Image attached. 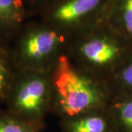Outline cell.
Returning <instances> with one entry per match:
<instances>
[{"label":"cell","mask_w":132,"mask_h":132,"mask_svg":"<svg viewBox=\"0 0 132 132\" xmlns=\"http://www.w3.org/2000/svg\"><path fill=\"white\" fill-rule=\"evenodd\" d=\"M52 86V114L71 118L108 105L112 93L109 85L62 54L49 71Z\"/></svg>","instance_id":"1"},{"label":"cell","mask_w":132,"mask_h":132,"mask_svg":"<svg viewBox=\"0 0 132 132\" xmlns=\"http://www.w3.org/2000/svg\"><path fill=\"white\" fill-rule=\"evenodd\" d=\"M131 52V44L104 21L73 35L67 50L78 65L107 84Z\"/></svg>","instance_id":"2"},{"label":"cell","mask_w":132,"mask_h":132,"mask_svg":"<svg viewBox=\"0 0 132 132\" xmlns=\"http://www.w3.org/2000/svg\"><path fill=\"white\" fill-rule=\"evenodd\" d=\"M71 36L38 18L29 20L10 44L17 69L49 72L67 52Z\"/></svg>","instance_id":"3"},{"label":"cell","mask_w":132,"mask_h":132,"mask_svg":"<svg viewBox=\"0 0 132 132\" xmlns=\"http://www.w3.org/2000/svg\"><path fill=\"white\" fill-rule=\"evenodd\" d=\"M5 108L19 118L46 123L52 114V86L49 72L18 70Z\"/></svg>","instance_id":"4"},{"label":"cell","mask_w":132,"mask_h":132,"mask_svg":"<svg viewBox=\"0 0 132 132\" xmlns=\"http://www.w3.org/2000/svg\"><path fill=\"white\" fill-rule=\"evenodd\" d=\"M111 0H56L38 19L73 35L101 21Z\"/></svg>","instance_id":"5"},{"label":"cell","mask_w":132,"mask_h":132,"mask_svg":"<svg viewBox=\"0 0 132 132\" xmlns=\"http://www.w3.org/2000/svg\"><path fill=\"white\" fill-rule=\"evenodd\" d=\"M60 132H117L107 107L60 120Z\"/></svg>","instance_id":"6"},{"label":"cell","mask_w":132,"mask_h":132,"mask_svg":"<svg viewBox=\"0 0 132 132\" xmlns=\"http://www.w3.org/2000/svg\"><path fill=\"white\" fill-rule=\"evenodd\" d=\"M30 19L23 0H0V43L10 45Z\"/></svg>","instance_id":"7"},{"label":"cell","mask_w":132,"mask_h":132,"mask_svg":"<svg viewBox=\"0 0 132 132\" xmlns=\"http://www.w3.org/2000/svg\"><path fill=\"white\" fill-rule=\"evenodd\" d=\"M101 21L132 45V0H111Z\"/></svg>","instance_id":"8"},{"label":"cell","mask_w":132,"mask_h":132,"mask_svg":"<svg viewBox=\"0 0 132 132\" xmlns=\"http://www.w3.org/2000/svg\"><path fill=\"white\" fill-rule=\"evenodd\" d=\"M117 132H132V95H112L106 106Z\"/></svg>","instance_id":"9"},{"label":"cell","mask_w":132,"mask_h":132,"mask_svg":"<svg viewBox=\"0 0 132 132\" xmlns=\"http://www.w3.org/2000/svg\"><path fill=\"white\" fill-rule=\"evenodd\" d=\"M18 69L11 55L10 45H0V107L5 106Z\"/></svg>","instance_id":"10"},{"label":"cell","mask_w":132,"mask_h":132,"mask_svg":"<svg viewBox=\"0 0 132 132\" xmlns=\"http://www.w3.org/2000/svg\"><path fill=\"white\" fill-rule=\"evenodd\" d=\"M46 128V123L29 121L0 107V132H43Z\"/></svg>","instance_id":"11"},{"label":"cell","mask_w":132,"mask_h":132,"mask_svg":"<svg viewBox=\"0 0 132 132\" xmlns=\"http://www.w3.org/2000/svg\"><path fill=\"white\" fill-rule=\"evenodd\" d=\"M112 95H132V52L109 81Z\"/></svg>","instance_id":"12"},{"label":"cell","mask_w":132,"mask_h":132,"mask_svg":"<svg viewBox=\"0 0 132 132\" xmlns=\"http://www.w3.org/2000/svg\"><path fill=\"white\" fill-rule=\"evenodd\" d=\"M31 18L38 17L43 10L56 0H23Z\"/></svg>","instance_id":"13"},{"label":"cell","mask_w":132,"mask_h":132,"mask_svg":"<svg viewBox=\"0 0 132 132\" xmlns=\"http://www.w3.org/2000/svg\"><path fill=\"white\" fill-rule=\"evenodd\" d=\"M1 44H2V43H0V45H1ZM6 45H7V44H6Z\"/></svg>","instance_id":"14"}]
</instances>
